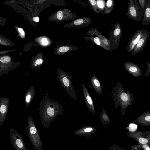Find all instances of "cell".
Returning a JSON list of instances; mask_svg holds the SVG:
<instances>
[{
	"instance_id": "cell-1",
	"label": "cell",
	"mask_w": 150,
	"mask_h": 150,
	"mask_svg": "<svg viewBox=\"0 0 150 150\" xmlns=\"http://www.w3.org/2000/svg\"><path fill=\"white\" fill-rule=\"evenodd\" d=\"M40 118L44 127L50 129V124L58 115H63V108L59 103L44 96L38 108Z\"/></svg>"
},
{
	"instance_id": "cell-2",
	"label": "cell",
	"mask_w": 150,
	"mask_h": 150,
	"mask_svg": "<svg viewBox=\"0 0 150 150\" xmlns=\"http://www.w3.org/2000/svg\"><path fill=\"white\" fill-rule=\"evenodd\" d=\"M127 93L122 84L118 81L115 86L113 92V99L115 106L116 109L119 105L121 108L122 116H125L126 110L128 106L131 107L133 100V94L131 93L128 88H126Z\"/></svg>"
},
{
	"instance_id": "cell-3",
	"label": "cell",
	"mask_w": 150,
	"mask_h": 150,
	"mask_svg": "<svg viewBox=\"0 0 150 150\" xmlns=\"http://www.w3.org/2000/svg\"><path fill=\"white\" fill-rule=\"evenodd\" d=\"M26 131L33 148L36 150H42V142L33 119L29 115L27 119Z\"/></svg>"
},
{
	"instance_id": "cell-4",
	"label": "cell",
	"mask_w": 150,
	"mask_h": 150,
	"mask_svg": "<svg viewBox=\"0 0 150 150\" xmlns=\"http://www.w3.org/2000/svg\"><path fill=\"white\" fill-rule=\"evenodd\" d=\"M85 35H90L91 36L83 37V38L89 40L107 50L110 51L108 40L98 31L97 28L93 27L89 29Z\"/></svg>"
},
{
	"instance_id": "cell-5",
	"label": "cell",
	"mask_w": 150,
	"mask_h": 150,
	"mask_svg": "<svg viewBox=\"0 0 150 150\" xmlns=\"http://www.w3.org/2000/svg\"><path fill=\"white\" fill-rule=\"evenodd\" d=\"M57 71L58 82L63 87L66 92L76 100V94L73 88L72 80L69 74L59 69H57Z\"/></svg>"
},
{
	"instance_id": "cell-6",
	"label": "cell",
	"mask_w": 150,
	"mask_h": 150,
	"mask_svg": "<svg viewBox=\"0 0 150 150\" xmlns=\"http://www.w3.org/2000/svg\"><path fill=\"white\" fill-rule=\"evenodd\" d=\"M143 14L137 0L129 1L127 11L126 13L129 19L140 22L142 21Z\"/></svg>"
},
{
	"instance_id": "cell-7",
	"label": "cell",
	"mask_w": 150,
	"mask_h": 150,
	"mask_svg": "<svg viewBox=\"0 0 150 150\" xmlns=\"http://www.w3.org/2000/svg\"><path fill=\"white\" fill-rule=\"evenodd\" d=\"M110 37L108 41L110 45V51L119 47L120 41L122 35V31L120 24L117 22L114 30L109 32Z\"/></svg>"
},
{
	"instance_id": "cell-8",
	"label": "cell",
	"mask_w": 150,
	"mask_h": 150,
	"mask_svg": "<svg viewBox=\"0 0 150 150\" xmlns=\"http://www.w3.org/2000/svg\"><path fill=\"white\" fill-rule=\"evenodd\" d=\"M10 139L15 150H27L25 144L20 133L11 128L10 130Z\"/></svg>"
},
{
	"instance_id": "cell-9",
	"label": "cell",
	"mask_w": 150,
	"mask_h": 150,
	"mask_svg": "<svg viewBox=\"0 0 150 150\" xmlns=\"http://www.w3.org/2000/svg\"><path fill=\"white\" fill-rule=\"evenodd\" d=\"M126 134L128 137L134 139L141 144L150 146V131H129Z\"/></svg>"
},
{
	"instance_id": "cell-10",
	"label": "cell",
	"mask_w": 150,
	"mask_h": 150,
	"mask_svg": "<svg viewBox=\"0 0 150 150\" xmlns=\"http://www.w3.org/2000/svg\"><path fill=\"white\" fill-rule=\"evenodd\" d=\"M149 34L146 30H143L142 36L132 51L131 56L135 55L143 50L148 40Z\"/></svg>"
},
{
	"instance_id": "cell-11",
	"label": "cell",
	"mask_w": 150,
	"mask_h": 150,
	"mask_svg": "<svg viewBox=\"0 0 150 150\" xmlns=\"http://www.w3.org/2000/svg\"><path fill=\"white\" fill-rule=\"evenodd\" d=\"M144 30V28L141 27L140 29L137 30L128 39L127 48L129 54L131 53L141 38Z\"/></svg>"
},
{
	"instance_id": "cell-12",
	"label": "cell",
	"mask_w": 150,
	"mask_h": 150,
	"mask_svg": "<svg viewBox=\"0 0 150 150\" xmlns=\"http://www.w3.org/2000/svg\"><path fill=\"white\" fill-rule=\"evenodd\" d=\"M10 98L0 97V125L4 122L8 113L9 105Z\"/></svg>"
},
{
	"instance_id": "cell-13",
	"label": "cell",
	"mask_w": 150,
	"mask_h": 150,
	"mask_svg": "<svg viewBox=\"0 0 150 150\" xmlns=\"http://www.w3.org/2000/svg\"><path fill=\"white\" fill-rule=\"evenodd\" d=\"M92 20L90 17H84L76 19L66 25L69 28H80L85 27L91 24Z\"/></svg>"
},
{
	"instance_id": "cell-14",
	"label": "cell",
	"mask_w": 150,
	"mask_h": 150,
	"mask_svg": "<svg viewBox=\"0 0 150 150\" xmlns=\"http://www.w3.org/2000/svg\"><path fill=\"white\" fill-rule=\"evenodd\" d=\"M124 66L128 72L134 77H138L141 76L142 72L140 68L134 63L130 61L125 62Z\"/></svg>"
},
{
	"instance_id": "cell-15",
	"label": "cell",
	"mask_w": 150,
	"mask_h": 150,
	"mask_svg": "<svg viewBox=\"0 0 150 150\" xmlns=\"http://www.w3.org/2000/svg\"><path fill=\"white\" fill-rule=\"evenodd\" d=\"M96 132L97 129L95 127L86 125L75 131L74 132V134L80 136L89 137Z\"/></svg>"
},
{
	"instance_id": "cell-16",
	"label": "cell",
	"mask_w": 150,
	"mask_h": 150,
	"mask_svg": "<svg viewBox=\"0 0 150 150\" xmlns=\"http://www.w3.org/2000/svg\"><path fill=\"white\" fill-rule=\"evenodd\" d=\"M82 86L86 105L88 110L95 115V108L91 95L84 84L82 83Z\"/></svg>"
},
{
	"instance_id": "cell-17",
	"label": "cell",
	"mask_w": 150,
	"mask_h": 150,
	"mask_svg": "<svg viewBox=\"0 0 150 150\" xmlns=\"http://www.w3.org/2000/svg\"><path fill=\"white\" fill-rule=\"evenodd\" d=\"M134 121L139 124L144 126H150V110L145 112L137 118Z\"/></svg>"
},
{
	"instance_id": "cell-18",
	"label": "cell",
	"mask_w": 150,
	"mask_h": 150,
	"mask_svg": "<svg viewBox=\"0 0 150 150\" xmlns=\"http://www.w3.org/2000/svg\"><path fill=\"white\" fill-rule=\"evenodd\" d=\"M35 89L34 86H31L28 88L25 96L24 101L26 107L28 108L30 104L35 96Z\"/></svg>"
},
{
	"instance_id": "cell-19",
	"label": "cell",
	"mask_w": 150,
	"mask_h": 150,
	"mask_svg": "<svg viewBox=\"0 0 150 150\" xmlns=\"http://www.w3.org/2000/svg\"><path fill=\"white\" fill-rule=\"evenodd\" d=\"M141 22L144 26L150 23V0H146V7Z\"/></svg>"
},
{
	"instance_id": "cell-20",
	"label": "cell",
	"mask_w": 150,
	"mask_h": 150,
	"mask_svg": "<svg viewBox=\"0 0 150 150\" xmlns=\"http://www.w3.org/2000/svg\"><path fill=\"white\" fill-rule=\"evenodd\" d=\"M91 81L92 85L96 93L101 94L102 93L101 86L99 80L96 75H93Z\"/></svg>"
},
{
	"instance_id": "cell-21",
	"label": "cell",
	"mask_w": 150,
	"mask_h": 150,
	"mask_svg": "<svg viewBox=\"0 0 150 150\" xmlns=\"http://www.w3.org/2000/svg\"><path fill=\"white\" fill-rule=\"evenodd\" d=\"M114 6L115 2L114 0H107L104 10L101 12L102 15L108 14L111 13L114 9Z\"/></svg>"
},
{
	"instance_id": "cell-22",
	"label": "cell",
	"mask_w": 150,
	"mask_h": 150,
	"mask_svg": "<svg viewBox=\"0 0 150 150\" xmlns=\"http://www.w3.org/2000/svg\"><path fill=\"white\" fill-rule=\"evenodd\" d=\"M99 118L100 121L103 125H107L109 124L110 119L104 108L101 110Z\"/></svg>"
},
{
	"instance_id": "cell-23",
	"label": "cell",
	"mask_w": 150,
	"mask_h": 150,
	"mask_svg": "<svg viewBox=\"0 0 150 150\" xmlns=\"http://www.w3.org/2000/svg\"><path fill=\"white\" fill-rule=\"evenodd\" d=\"M91 8L96 13H100V9L99 8L96 0H87Z\"/></svg>"
},
{
	"instance_id": "cell-24",
	"label": "cell",
	"mask_w": 150,
	"mask_h": 150,
	"mask_svg": "<svg viewBox=\"0 0 150 150\" xmlns=\"http://www.w3.org/2000/svg\"><path fill=\"white\" fill-rule=\"evenodd\" d=\"M140 8L144 13L146 7V0H138Z\"/></svg>"
},
{
	"instance_id": "cell-25",
	"label": "cell",
	"mask_w": 150,
	"mask_h": 150,
	"mask_svg": "<svg viewBox=\"0 0 150 150\" xmlns=\"http://www.w3.org/2000/svg\"><path fill=\"white\" fill-rule=\"evenodd\" d=\"M137 128V126L136 124L131 123L129 125L128 129L129 132H134L136 131Z\"/></svg>"
},
{
	"instance_id": "cell-26",
	"label": "cell",
	"mask_w": 150,
	"mask_h": 150,
	"mask_svg": "<svg viewBox=\"0 0 150 150\" xmlns=\"http://www.w3.org/2000/svg\"><path fill=\"white\" fill-rule=\"evenodd\" d=\"M11 60V58L8 56L3 57L0 59V62L3 63H5L9 62Z\"/></svg>"
},
{
	"instance_id": "cell-27",
	"label": "cell",
	"mask_w": 150,
	"mask_h": 150,
	"mask_svg": "<svg viewBox=\"0 0 150 150\" xmlns=\"http://www.w3.org/2000/svg\"><path fill=\"white\" fill-rule=\"evenodd\" d=\"M64 11H58L57 13V17L59 20H61L64 19Z\"/></svg>"
},
{
	"instance_id": "cell-28",
	"label": "cell",
	"mask_w": 150,
	"mask_h": 150,
	"mask_svg": "<svg viewBox=\"0 0 150 150\" xmlns=\"http://www.w3.org/2000/svg\"><path fill=\"white\" fill-rule=\"evenodd\" d=\"M108 150H125L121 147H120L118 146L115 144L110 147V149H108Z\"/></svg>"
},
{
	"instance_id": "cell-29",
	"label": "cell",
	"mask_w": 150,
	"mask_h": 150,
	"mask_svg": "<svg viewBox=\"0 0 150 150\" xmlns=\"http://www.w3.org/2000/svg\"><path fill=\"white\" fill-rule=\"evenodd\" d=\"M146 65L148 67L147 71L145 73V76H148L150 75V62L146 63Z\"/></svg>"
},
{
	"instance_id": "cell-30",
	"label": "cell",
	"mask_w": 150,
	"mask_h": 150,
	"mask_svg": "<svg viewBox=\"0 0 150 150\" xmlns=\"http://www.w3.org/2000/svg\"><path fill=\"white\" fill-rule=\"evenodd\" d=\"M149 145L147 144H143L142 146V147L145 150H150V148L149 147Z\"/></svg>"
},
{
	"instance_id": "cell-31",
	"label": "cell",
	"mask_w": 150,
	"mask_h": 150,
	"mask_svg": "<svg viewBox=\"0 0 150 150\" xmlns=\"http://www.w3.org/2000/svg\"><path fill=\"white\" fill-rule=\"evenodd\" d=\"M48 43L47 40L45 38H43L42 40V43L43 44L46 45Z\"/></svg>"
},
{
	"instance_id": "cell-32",
	"label": "cell",
	"mask_w": 150,
	"mask_h": 150,
	"mask_svg": "<svg viewBox=\"0 0 150 150\" xmlns=\"http://www.w3.org/2000/svg\"><path fill=\"white\" fill-rule=\"evenodd\" d=\"M18 30L21 35H24V32L22 28H19L18 29Z\"/></svg>"
},
{
	"instance_id": "cell-33",
	"label": "cell",
	"mask_w": 150,
	"mask_h": 150,
	"mask_svg": "<svg viewBox=\"0 0 150 150\" xmlns=\"http://www.w3.org/2000/svg\"><path fill=\"white\" fill-rule=\"evenodd\" d=\"M33 20L36 22H38L39 21V18L38 17H34L33 18Z\"/></svg>"
}]
</instances>
